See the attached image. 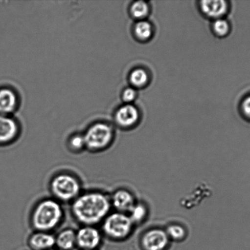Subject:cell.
Here are the masks:
<instances>
[{
    "mask_svg": "<svg viewBox=\"0 0 250 250\" xmlns=\"http://www.w3.org/2000/svg\"><path fill=\"white\" fill-rule=\"evenodd\" d=\"M111 201L107 195L91 192L80 195L73 201L71 211L83 226H94L104 221L109 214Z\"/></svg>",
    "mask_w": 250,
    "mask_h": 250,
    "instance_id": "obj_1",
    "label": "cell"
},
{
    "mask_svg": "<svg viewBox=\"0 0 250 250\" xmlns=\"http://www.w3.org/2000/svg\"><path fill=\"white\" fill-rule=\"evenodd\" d=\"M63 209L58 201L45 199L36 205L31 215V224L37 231L49 232L62 221Z\"/></svg>",
    "mask_w": 250,
    "mask_h": 250,
    "instance_id": "obj_2",
    "label": "cell"
},
{
    "mask_svg": "<svg viewBox=\"0 0 250 250\" xmlns=\"http://www.w3.org/2000/svg\"><path fill=\"white\" fill-rule=\"evenodd\" d=\"M50 190L57 201L68 202L80 195L81 185L75 176L68 173H60L50 182Z\"/></svg>",
    "mask_w": 250,
    "mask_h": 250,
    "instance_id": "obj_3",
    "label": "cell"
},
{
    "mask_svg": "<svg viewBox=\"0 0 250 250\" xmlns=\"http://www.w3.org/2000/svg\"><path fill=\"white\" fill-rule=\"evenodd\" d=\"M134 226V223L128 214L114 212L108 215L104 220L102 229L109 238L121 241L131 234Z\"/></svg>",
    "mask_w": 250,
    "mask_h": 250,
    "instance_id": "obj_4",
    "label": "cell"
},
{
    "mask_svg": "<svg viewBox=\"0 0 250 250\" xmlns=\"http://www.w3.org/2000/svg\"><path fill=\"white\" fill-rule=\"evenodd\" d=\"M114 134V130L110 125L103 123L94 124L83 135L86 147L91 151H101L112 143Z\"/></svg>",
    "mask_w": 250,
    "mask_h": 250,
    "instance_id": "obj_5",
    "label": "cell"
},
{
    "mask_svg": "<svg viewBox=\"0 0 250 250\" xmlns=\"http://www.w3.org/2000/svg\"><path fill=\"white\" fill-rule=\"evenodd\" d=\"M77 246L82 250H94L102 241L100 231L92 226H83L76 232Z\"/></svg>",
    "mask_w": 250,
    "mask_h": 250,
    "instance_id": "obj_6",
    "label": "cell"
},
{
    "mask_svg": "<svg viewBox=\"0 0 250 250\" xmlns=\"http://www.w3.org/2000/svg\"><path fill=\"white\" fill-rule=\"evenodd\" d=\"M170 241L165 230L153 229L143 235L141 246L144 250H165Z\"/></svg>",
    "mask_w": 250,
    "mask_h": 250,
    "instance_id": "obj_7",
    "label": "cell"
},
{
    "mask_svg": "<svg viewBox=\"0 0 250 250\" xmlns=\"http://www.w3.org/2000/svg\"><path fill=\"white\" fill-rule=\"evenodd\" d=\"M140 117L139 110L132 104H126L120 107L115 115L116 123L122 127H131L135 126Z\"/></svg>",
    "mask_w": 250,
    "mask_h": 250,
    "instance_id": "obj_8",
    "label": "cell"
},
{
    "mask_svg": "<svg viewBox=\"0 0 250 250\" xmlns=\"http://www.w3.org/2000/svg\"><path fill=\"white\" fill-rule=\"evenodd\" d=\"M111 205L116 209L117 212L129 213L136 201L133 194L129 190L119 189L116 191L110 198Z\"/></svg>",
    "mask_w": 250,
    "mask_h": 250,
    "instance_id": "obj_9",
    "label": "cell"
},
{
    "mask_svg": "<svg viewBox=\"0 0 250 250\" xmlns=\"http://www.w3.org/2000/svg\"><path fill=\"white\" fill-rule=\"evenodd\" d=\"M200 7L203 14L215 21L224 18L228 11L229 5L227 1L223 0L203 1L200 2Z\"/></svg>",
    "mask_w": 250,
    "mask_h": 250,
    "instance_id": "obj_10",
    "label": "cell"
},
{
    "mask_svg": "<svg viewBox=\"0 0 250 250\" xmlns=\"http://www.w3.org/2000/svg\"><path fill=\"white\" fill-rule=\"evenodd\" d=\"M28 244L33 250H50L55 246V237L48 232L37 231L29 237Z\"/></svg>",
    "mask_w": 250,
    "mask_h": 250,
    "instance_id": "obj_11",
    "label": "cell"
},
{
    "mask_svg": "<svg viewBox=\"0 0 250 250\" xmlns=\"http://www.w3.org/2000/svg\"><path fill=\"white\" fill-rule=\"evenodd\" d=\"M18 132V127L9 117L0 116V144H6L13 141Z\"/></svg>",
    "mask_w": 250,
    "mask_h": 250,
    "instance_id": "obj_12",
    "label": "cell"
},
{
    "mask_svg": "<svg viewBox=\"0 0 250 250\" xmlns=\"http://www.w3.org/2000/svg\"><path fill=\"white\" fill-rule=\"evenodd\" d=\"M55 246L60 250H72L77 246L76 232L72 229H66L55 237Z\"/></svg>",
    "mask_w": 250,
    "mask_h": 250,
    "instance_id": "obj_13",
    "label": "cell"
},
{
    "mask_svg": "<svg viewBox=\"0 0 250 250\" xmlns=\"http://www.w3.org/2000/svg\"><path fill=\"white\" fill-rule=\"evenodd\" d=\"M17 105V97L13 91L8 89L0 90V114L10 113Z\"/></svg>",
    "mask_w": 250,
    "mask_h": 250,
    "instance_id": "obj_14",
    "label": "cell"
},
{
    "mask_svg": "<svg viewBox=\"0 0 250 250\" xmlns=\"http://www.w3.org/2000/svg\"><path fill=\"white\" fill-rule=\"evenodd\" d=\"M134 31L135 36L139 41H147L153 37L154 29L150 22L143 20L135 24Z\"/></svg>",
    "mask_w": 250,
    "mask_h": 250,
    "instance_id": "obj_15",
    "label": "cell"
},
{
    "mask_svg": "<svg viewBox=\"0 0 250 250\" xmlns=\"http://www.w3.org/2000/svg\"><path fill=\"white\" fill-rule=\"evenodd\" d=\"M129 80L135 89L142 88L146 86L148 84L149 76L148 73L144 68H136L130 74Z\"/></svg>",
    "mask_w": 250,
    "mask_h": 250,
    "instance_id": "obj_16",
    "label": "cell"
},
{
    "mask_svg": "<svg viewBox=\"0 0 250 250\" xmlns=\"http://www.w3.org/2000/svg\"><path fill=\"white\" fill-rule=\"evenodd\" d=\"M130 12L134 18L139 21L145 20L150 12V7L148 2L144 1L134 2L131 6Z\"/></svg>",
    "mask_w": 250,
    "mask_h": 250,
    "instance_id": "obj_17",
    "label": "cell"
},
{
    "mask_svg": "<svg viewBox=\"0 0 250 250\" xmlns=\"http://www.w3.org/2000/svg\"><path fill=\"white\" fill-rule=\"evenodd\" d=\"M129 217H131L134 225L140 224L146 219L148 217V210L145 205L142 203H136L129 212Z\"/></svg>",
    "mask_w": 250,
    "mask_h": 250,
    "instance_id": "obj_18",
    "label": "cell"
},
{
    "mask_svg": "<svg viewBox=\"0 0 250 250\" xmlns=\"http://www.w3.org/2000/svg\"><path fill=\"white\" fill-rule=\"evenodd\" d=\"M165 231L169 239L173 241H182L187 236V230L180 224H174L169 225Z\"/></svg>",
    "mask_w": 250,
    "mask_h": 250,
    "instance_id": "obj_19",
    "label": "cell"
},
{
    "mask_svg": "<svg viewBox=\"0 0 250 250\" xmlns=\"http://www.w3.org/2000/svg\"><path fill=\"white\" fill-rule=\"evenodd\" d=\"M212 29L217 36L223 38L229 33L231 26L227 20L222 18L215 20L212 24Z\"/></svg>",
    "mask_w": 250,
    "mask_h": 250,
    "instance_id": "obj_20",
    "label": "cell"
},
{
    "mask_svg": "<svg viewBox=\"0 0 250 250\" xmlns=\"http://www.w3.org/2000/svg\"><path fill=\"white\" fill-rule=\"evenodd\" d=\"M69 146L74 151H80L85 148L84 136L82 135H75L71 137L69 141Z\"/></svg>",
    "mask_w": 250,
    "mask_h": 250,
    "instance_id": "obj_21",
    "label": "cell"
},
{
    "mask_svg": "<svg viewBox=\"0 0 250 250\" xmlns=\"http://www.w3.org/2000/svg\"><path fill=\"white\" fill-rule=\"evenodd\" d=\"M137 95L138 94H137L136 89L133 87H128L124 90L122 98L126 104H132V103L136 100Z\"/></svg>",
    "mask_w": 250,
    "mask_h": 250,
    "instance_id": "obj_22",
    "label": "cell"
},
{
    "mask_svg": "<svg viewBox=\"0 0 250 250\" xmlns=\"http://www.w3.org/2000/svg\"><path fill=\"white\" fill-rule=\"evenodd\" d=\"M241 109L245 117L250 120V95L245 98L242 102Z\"/></svg>",
    "mask_w": 250,
    "mask_h": 250,
    "instance_id": "obj_23",
    "label": "cell"
},
{
    "mask_svg": "<svg viewBox=\"0 0 250 250\" xmlns=\"http://www.w3.org/2000/svg\"><path fill=\"white\" fill-rule=\"evenodd\" d=\"M59 250V249H51V250Z\"/></svg>",
    "mask_w": 250,
    "mask_h": 250,
    "instance_id": "obj_24",
    "label": "cell"
}]
</instances>
